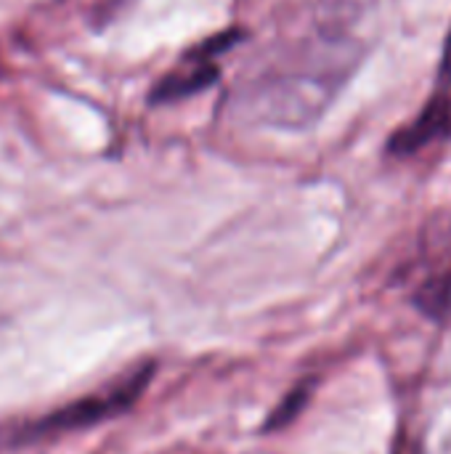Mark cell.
Instances as JSON below:
<instances>
[{
	"label": "cell",
	"instance_id": "obj_1",
	"mask_svg": "<svg viewBox=\"0 0 451 454\" xmlns=\"http://www.w3.org/2000/svg\"><path fill=\"white\" fill-rule=\"evenodd\" d=\"M362 56V40L348 24L316 19L306 32L282 40L250 67L237 104L258 122L306 128L335 101Z\"/></svg>",
	"mask_w": 451,
	"mask_h": 454
},
{
	"label": "cell",
	"instance_id": "obj_2",
	"mask_svg": "<svg viewBox=\"0 0 451 454\" xmlns=\"http://www.w3.org/2000/svg\"><path fill=\"white\" fill-rule=\"evenodd\" d=\"M154 372H157V362H144V364L128 370L120 380H114L104 391L74 399L72 404H64V407L48 412L45 418L16 428L11 434V444H16V447L35 444V442L85 431V428H93V426L106 423L112 418H120L138 404L146 386L154 380Z\"/></svg>",
	"mask_w": 451,
	"mask_h": 454
},
{
	"label": "cell",
	"instance_id": "obj_3",
	"mask_svg": "<svg viewBox=\"0 0 451 454\" xmlns=\"http://www.w3.org/2000/svg\"><path fill=\"white\" fill-rule=\"evenodd\" d=\"M242 37H245L242 29H226L221 35L202 40L191 51H186L183 59L165 77L157 80V85L149 93V104H154V106L175 104V101H183L189 96H197V93H205L207 88H213L221 77L218 56L223 51L234 48Z\"/></svg>",
	"mask_w": 451,
	"mask_h": 454
},
{
	"label": "cell",
	"instance_id": "obj_4",
	"mask_svg": "<svg viewBox=\"0 0 451 454\" xmlns=\"http://www.w3.org/2000/svg\"><path fill=\"white\" fill-rule=\"evenodd\" d=\"M451 136V93L449 90H439L433 93V98L425 104V109L417 114V120H412L409 125H404L399 133L391 136L388 141V154L396 157H407L420 152L423 146L449 138Z\"/></svg>",
	"mask_w": 451,
	"mask_h": 454
},
{
	"label": "cell",
	"instance_id": "obj_5",
	"mask_svg": "<svg viewBox=\"0 0 451 454\" xmlns=\"http://www.w3.org/2000/svg\"><path fill=\"white\" fill-rule=\"evenodd\" d=\"M412 303L428 322L451 327V269L425 279L415 290Z\"/></svg>",
	"mask_w": 451,
	"mask_h": 454
},
{
	"label": "cell",
	"instance_id": "obj_6",
	"mask_svg": "<svg viewBox=\"0 0 451 454\" xmlns=\"http://www.w3.org/2000/svg\"><path fill=\"white\" fill-rule=\"evenodd\" d=\"M311 394H314V380H306L300 386H295L268 415V420L263 423V434H274V431H282L287 428L303 410L306 404L311 402Z\"/></svg>",
	"mask_w": 451,
	"mask_h": 454
},
{
	"label": "cell",
	"instance_id": "obj_7",
	"mask_svg": "<svg viewBox=\"0 0 451 454\" xmlns=\"http://www.w3.org/2000/svg\"><path fill=\"white\" fill-rule=\"evenodd\" d=\"M439 90H449L451 88V32L444 45V56H441V67H439Z\"/></svg>",
	"mask_w": 451,
	"mask_h": 454
}]
</instances>
